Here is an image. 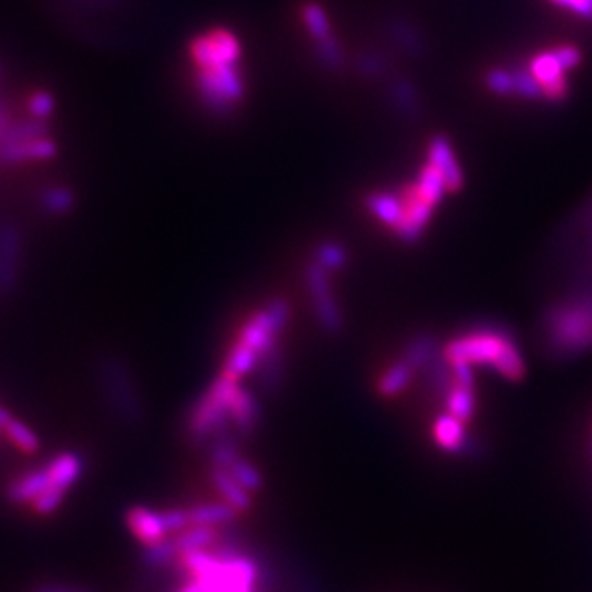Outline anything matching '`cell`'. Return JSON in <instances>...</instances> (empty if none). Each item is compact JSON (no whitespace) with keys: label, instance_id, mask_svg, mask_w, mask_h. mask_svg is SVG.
<instances>
[{"label":"cell","instance_id":"1","mask_svg":"<svg viewBox=\"0 0 592 592\" xmlns=\"http://www.w3.org/2000/svg\"><path fill=\"white\" fill-rule=\"evenodd\" d=\"M443 359L447 365L491 366L506 380H520L525 363L512 336L495 328L474 330L458 336L445 345Z\"/></svg>","mask_w":592,"mask_h":592},{"label":"cell","instance_id":"2","mask_svg":"<svg viewBox=\"0 0 592 592\" xmlns=\"http://www.w3.org/2000/svg\"><path fill=\"white\" fill-rule=\"evenodd\" d=\"M548 347L560 355L592 349V292H583L554 305L545 320Z\"/></svg>","mask_w":592,"mask_h":592},{"label":"cell","instance_id":"3","mask_svg":"<svg viewBox=\"0 0 592 592\" xmlns=\"http://www.w3.org/2000/svg\"><path fill=\"white\" fill-rule=\"evenodd\" d=\"M192 581L200 583L204 592H257L259 568L248 556L221 548L211 566Z\"/></svg>","mask_w":592,"mask_h":592},{"label":"cell","instance_id":"4","mask_svg":"<svg viewBox=\"0 0 592 592\" xmlns=\"http://www.w3.org/2000/svg\"><path fill=\"white\" fill-rule=\"evenodd\" d=\"M238 388V378L223 372L213 382V386L207 389V393L198 401L196 409L192 410L188 422L190 432L196 439H205L227 424L230 418V403Z\"/></svg>","mask_w":592,"mask_h":592},{"label":"cell","instance_id":"5","mask_svg":"<svg viewBox=\"0 0 592 592\" xmlns=\"http://www.w3.org/2000/svg\"><path fill=\"white\" fill-rule=\"evenodd\" d=\"M290 319V305L284 299H274L265 309L257 311L238 334L236 343L253 351L263 359L276 347V336L284 330Z\"/></svg>","mask_w":592,"mask_h":592},{"label":"cell","instance_id":"6","mask_svg":"<svg viewBox=\"0 0 592 592\" xmlns=\"http://www.w3.org/2000/svg\"><path fill=\"white\" fill-rule=\"evenodd\" d=\"M307 286H309V294H311L317 317L322 322V326L328 332H338L342 328V311H340L338 301H336L334 292H332L330 276L319 263L309 265V269H307Z\"/></svg>","mask_w":592,"mask_h":592},{"label":"cell","instance_id":"7","mask_svg":"<svg viewBox=\"0 0 592 592\" xmlns=\"http://www.w3.org/2000/svg\"><path fill=\"white\" fill-rule=\"evenodd\" d=\"M401 196L405 200V213H403V221H401L399 228L395 230V234L403 242L412 244V242H416L422 236V232L428 227V223L432 219L433 207L430 204H426L416 194L414 184L403 186Z\"/></svg>","mask_w":592,"mask_h":592},{"label":"cell","instance_id":"8","mask_svg":"<svg viewBox=\"0 0 592 592\" xmlns=\"http://www.w3.org/2000/svg\"><path fill=\"white\" fill-rule=\"evenodd\" d=\"M531 73L537 77V81L543 87V94L545 98L554 102V104H562L568 98V79H566V71L560 66L558 58L554 56V52H545L539 54L533 62H531Z\"/></svg>","mask_w":592,"mask_h":592},{"label":"cell","instance_id":"9","mask_svg":"<svg viewBox=\"0 0 592 592\" xmlns=\"http://www.w3.org/2000/svg\"><path fill=\"white\" fill-rule=\"evenodd\" d=\"M386 31L391 43L410 58H424L428 54V41L418 25L403 14H393L386 20Z\"/></svg>","mask_w":592,"mask_h":592},{"label":"cell","instance_id":"10","mask_svg":"<svg viewBox=\"0 0 592 592\" xmlns=\"http://www.w3.org/2000/svg\"><path fill=\"white\" fill-rule=\"evenodd\" d=\"M428 161L443 175L447 192H458L464 184V175L453 152V146L443 135H435L428 144Z\"/></svg>","mask_w":592,"mask_h":592},{"label":"cell","instance_id":"11","mask_svg":"<svg viewBox=\"0 0 592 592\" xmlns=\"http://www.w3.org/2000/svg\"><path fill=\"white\" fill-rule=\"evenodd\" d=\"M127 525L144 547L165 541V537L169 535L163 522V512H156L144 506H135L129 510Z\"/></svg>","mask_w":592,"mask_h":592},{"label":"cell","instance_id":"12","mask_svg":"<svg viewBox=\"0 0 592 592\" xmlns=\"http://www.w3.org/2000/svg\"><path fill=\"white\" fill-rule=\"evenodd\" d=\"M366 207L380 223L397 230L403 221L405 200H403L401 192L378 190V192H372L366 196Z\"/></svg>","mask_w":592,"mask_h":592},{"label":"cell","instance_id":"13","mask_svg":"<svg viewBox=\"0 0 592 592\" xmlns=\"http://www.w3.org/2000/svg\"><path fill=\"white\" fill-rule=\"evenodd\" d=\"M389 100L397 108L399 114L405 115L409 119H418L424 112L420 92L405 75H395L389 81Z\"/></svg>","mask_w":592,"mask_h":592},{"label":"cell","instance_id":"14","mask_svg":"<svg viewBox=\"0 0 592 592\" xmlns=\"http://www.w3.org/2000/svg\"><path fill=\"white\" fill-rule=\"evenodd\" d=\"M433 437H435V443L449 453H464L470 445V441L466 437L464 422L449 412L435 420Z\"/></svg>","mask_w":592,"mask_h":592},{"label":"cell","instance_id":"15","mask_svg":"<svg viewBox=\"0 0 592 592\" xmlns=\"http://www.w3.org/2000/svg\"><path fill=\"white\" fill-rule=\"evenodd\" d=\"M81 470H83V462H81L79 455H73V453L58 455L46 464V474L50 478V485L60 487L64 491H68L69 487L77 481V478L81 476Z\"/></svg>","mask_w":592,"mask_h":592},{"label":"cell","instance_id":"16","mask_svg":"<svg viewBox=\"0 0 592 592\" xmlns=\"http://www.w3.org/2000/svg\"><path fill=\"white\" fill-rule=\"evenodd\" d=\"M257 418H259L257 399L244 388L236 389L232 403H230V420L234 422V426L240 432L248 433L257 424Z\"/></svg>","mask_w":592,"mask_h":592},{"label":"cell","instance_id":"17","mask_svg":"<svg viewBox=\"0 0 592 592\" xmlns=\"http://www.w3.org/2000/svg\"><path fill=\"white\" fill-rule=\"evenodd\" d=\"M211 481H213V485L217 487V491L223 495L225 502L230 504L236 512H246V510H250V491H246L236 479L228 474L227 470L213 468V472H211Z\"/></svg>","mask_w":592,"mask_h":592},{"label":"cell","instance_id":"18","mask_svg":"<svg viewBox=\"0 0 592 592\" xmlns=\"http://www.w3.org/2000/svg\"><path fill=\"white\" fill-rule=\"evenodd\" d=\"M48 487H50V478L46 474V468L37 470V472H29L22 478L16 479L8 487V499L12 502L35 501L37 497H41L45 493Z\"/></svg>","mask_w":592,"mask_h":592},{"label":"cell","instance_id":"19","mask_svg":"<svg viewBox=\"0 0 592 592\" xmlns=\"http://www.w3.org/2000/svg\"><path fill=\"white\" fill-rule=\"evenodd\" d=\"M414 188H416V194L432 207L441 204L443 194L447 192V184H445L443 175L437 171V167H433L430 161L420 169Z\"/></svg>","mask_w":592,"mask_h":592},{"label":"cell","instance_id":"20","mask_svg":"<svg viewBox=\"0 0 592 592\" xmlns=\"http://www.w3.org/2000/svg\"><path fill=\"white\" fill-rule=\"evenodd\" d=\"M215 541H217V531L215 527H209V525H188L173 539L179 554L188 550H204V548L213 547Z\"/></svg>","mask_w":592,"mask_h":592},{"label":"cell","instance_id":"21","mask_svg":"<svg viewBox=\"0 0 592 592\" xmlns=\"http://www.w3.org/2000/svg\"><path fill=\"white\" fill-rule=\"evenodd\" d=\"M188 512H190V525H209V527L227 524L236 516V510L227 502L198 504Z\"/></svg>","mask_w":592,"mask_h":592},{"label":"cell","instance_id":"22","mask_svg":"<svg viewBox=\"0 0 592 592\" xmlns=\"http://www.w3.org/2000/svg\"><path fill=\"white\" fill-rule=\"evenodd\" d=\"M414 372L416 370L409 363H405L403 359L397 361L395 365L389 366L388 370L382 374V378L378 382V391L384 397H395V395L403 393L405 389L409 388Z\"/></svg>","mask_w":592,"mask_h":592},{"label":"cell","instance_id":"23","mask_svg":"<svg viewBox=\"0 0 592 592\" xmlns=\"http://www.w3.org/2000/svg\"><path fill=\"white\" fill-rule=\"evenodd\" d=\"M445 407L447 412L453 414L458 420L468 422L474 416L476 410V397H474V388H462L453 384L451 389L445 393Z\"/></svg>","mask_w":592,"mask_h":592},{"label":"cell","instance_id":"24","mask_svg":"<svg viewBox=\"0 0 592 592\" xmlns=\"http://www.w3.org/2000/svg\"><path fill=\"white\" fill-rule=\"evenodd\" d=\"M18 240L12 230H0V288H8L14 280Z\"/></svg>","mask_w":592,"mask_h":592},{"label":"cell","instance_id":"25","mask_svg":"<svg viewBox=\"0 0 592 592\" xmlns=\"http://www.w3.org/2000/svg\"><path fill=\"white\" fill-rule=\"evenodd\" d=\"M257 361H259V357L253 351L246 349L240 343H234V347L228 353L227 363H225V370L223 372L228 374V376L240 378V376L251 372L255 368V365H257Z\"/></svg>","mask_w":592,"mask_h":592},{"label":"cell","instance_id":"26","mask_svg":"<svg viewBox=\"0 0 592 592\" xmlns=\"http://www.w3.org/2000/svg\"><path fill=\"white\" fill-rule=\"evenodd\" d=\"M303 20H305V25H307L309 33L313 35L315 43H322V41H326V39L332 37L328 18H326L322 6H319L317 2L305 4V8H303Z\"/></svg>","mask_w":592,"mask_h":592},{"label":"cell","instance_id":"27","mask_svg":"<svg viewBox=\"0 0 592 592\" xmlns=\"http://www.w3.org/2000/svg\"><path fill=\"white\" fill-rule=\"evenodd\" d=\"M433 353H435V340L430 336H418L405 349L403 361L409 363L414 370H418L432 361Z\"/></svg>","mask_w":592,"mask_h":592},{"label":"cell","instance_id":"28","mask_svg":"<svg viewBox=\"0 0 592 592\" xmlns=\"http://www.w3.org/2000/svg\"><path fill=\"white\" fill-rule=\"evenodd\" d=\"M4 432L8 435V439L23 451V453H37L39 451V437L29 430L20 420H10L4 426Z\"/></svg>","mask_w":592,"mask_h":592},{"label":"cell","instance_id":"29","mask_svg":"<svg viewBox=\"0 0 592 592\" xmlns=\"http://www.w3.org/2000/svg\"><path fill=\"white\" fill-rule=\"evenodd\" d=\"M228 474L232 476V478L236 479L246 491H259L261 489V485H263V479H261V474H259V470L250 464L248 460H244V458H236L230 466L227 468Z\"/></svg>","mask_w":592,"mask_h":592},{"label":"cell","instance_id":"30","mask_svg":"<svg viewBox=\"0 0 592 592\" xmlns=\"http://www.w3.org/2000/svg\"><path fill=\"white\" fill-rule=\"evenodd\" d=\"M514 85H516V96L524 100H541L545 98L543 87L537 81V77L531 73V69L514 68Z\"/></svg>","mask_w":592,"mask_h":592},{"label":"cell","instance_id":"31","mask_svg":"<svg viewBox=\"0 0 592 592\" xmlns=\"http://www.w3.org/2000/svg\"><path fill=\"white\" fill-rule=\"evenodd\" d=\"M487 89L497 96H514L516 85H514V73L512 69L493 68L485 75Z\"/></svg>","mask_w":592,"mask_h":592},{"label":"cell","instance_id":"32","mask_svg":"<svg viewBox=\"0 0 592 592\" xmlns=\"http://www.w3.org/2000/svg\"><path fill=\"white\" fill-rule=\"evenodd\" d=\"M355 66L359 69V73H363L366 77H382L384 73H388L391 64H389L386 54L370 50V52H363L357 58Z\"/></svg>","mask_w":592,"mask_h":592},{"label":"cell","instance_id":"33","mask_svg":"<svg viewBox=\"0 0 592 592\" xmlns=\"http://www.w3.org/2000/svg\"><path fill=\"white\" fill-rule=\"evenodd\" d=\"M317 56L328 69L343 68L345 56H343L342 46L334 37H330V39H326L322 43H317Z\"/></svg>","mask_w":592,"mask_h":592},{"label":"cell","instance_id":"34","mask_svg":"<svg viewBox=\"0 0 592 592\" xmlns=\"http://www.w3.org/2000/svg\"><path fill=\"white\" fill-rule=\"evenodd\" d=\"M347 261V253L338 244H322L317 250V263L326 271H338Z\"/></svg>","mask_w":592,"mask_h":592},{"label":"cell","instance_id":"35","mask_svg":"<svg viewBox=\"0 0 592 592\" xmlns=\"http://www.w3.org/2000/svg\"><path fill=\"white\" fill-rule=\"evenodd\" d=\"M175 556H179V552H177V547H175L173 539H165V541H160L156 545H150V547H146V550H144V560L148 564H154V566L167 564Z\"/></svg>","mask_w":592,"mask_h":592},{"label":"cell","instance_id":"36","mask_svg":"<svg viewBox=\"0 0 592 592\" xmlns=\"http://www.w3.org/2000/svg\"><path fill=\"white\" fill-rule=\"evenodd\" d=\"M64 495H66L64 489L50 485L41 497H37V499L33 501V508H35V512H39V514H50V512H54V510L62 504V501H64Z\"/></svg>","mask_w":592,"mask_h":592},{"label":"cell","instance_id":"37","mask_svg":"<svg viewBox=\"0 0 592 592\" xmlns=\"http://www.w3.org/2000/svg\"><path fill=\"white\" fill-rule=\"evenodd\" d=\"M211 455H213L211 458H213L215 468H221V470H227L228 466L240 456L236 445L230 441H217Z\"/></svg>","mask_w":592,"mask_h":592},{"label":"cell","instance_id":"38","mask_svg":"<svg viewBox=\"0 0 592 592\" xmlns=\"http://www.w3.org/2000/svg\"><path fill=\"white\" fill-rule=\"evenodd\" d=\"M163 522L167 533H181L190 525V512L188 510H167L163 512Z\"/></svg>","mask_w":592,"mask_h":592},{"label":"cell","instance_id":"39","mask_svg":"<svg viewBox=\"0 0 592 592\" xmlns=\"http://www.w3.org/2000/svg\"><path fill=\"white\" fill-rule=\"evenodd\" d=\"M550 2L560 8L570 10L575 16H579L587 22H592V0H550Z\"/></svg>","mask_w":592,"mask_h":592},{"label":"cell","instance_id":"40","mask_svg":"<svg viewBox=\"0 0 592 592\" xmlns=\"http://www.w3.org/2000/svg\"><path fill=\"white\" fill-rule=\"evenodd\" d=\"M552 52H554V56L558 58L560 66L564 68L566 73H568L570 69L575 68V66H579V62H581V52H579V48H575V46H558V48H554Z\"/></svg>","mask_w":592,"mask_h":592},{"label":"cell","instance_id":"41","mask_svg":"<svg viewBox=\"0 0 592 592\" xmlns=\"http://www.w3.org/2000/svg\"><path fill=\"white\" fill-rule=\"evenodd\" d=\"M71 204H73V200H71V196H69L66 190H58V188H56V190H50V192L46 194V209L52 211V213L68 211Z\"/></svg>","mask_w":592,"mask_h":592},{"label":"cell","instance_id":"42","mask_svg":"<svg viewBox=\"0 0 592 592\" xmlns=\"http://www.w3.org/2000/svg\"><path fill=\"white\" fill-rule=\"evenodd\" d=\"M52 110V98L48 94H35L31 98V112L35 117H46Z\"/></svg>","mask_w":592,"mask_h":592},{"label":"cell","instance_id":"43","mask_svg":"<svg viewBox=\"0 0 592 592\" xmlns=\"http://www.w3.org/2000/svg\"><path fill=\"white\" fill-rule=\"evenodd\" d=\"M10 420H12V416L8 414V410L2 409V407H0V428H4V426L10 422Z\"/></svg>","mask_w":592,"mask_h":592},{"label":"cell","instance_id":"44","mask_svg":"<svg viewBox=\"0 0 592 592\" xmlns=\"http://www.w3.org/2000/svg\"><path fill=\"white\" fill-rule=\"evenodd\" d=\"M2 127H4V115L0 114V131H2Z\"/></svg>","mask_w":592,"mask_h":592},{"label":"cell","instance_id":"45","mask_svg":"<svg viewBox=\"0 0 592 592\" xmlns=\"http://www.w3.org/2000/svg\"><path fill=\"white\" fill-rule=\"evenodd\" d=\"M43 592H64V591H50V589H48V591H43Z\"/></svg>","mask_w":592,"mask_h":592}]
</instances>
